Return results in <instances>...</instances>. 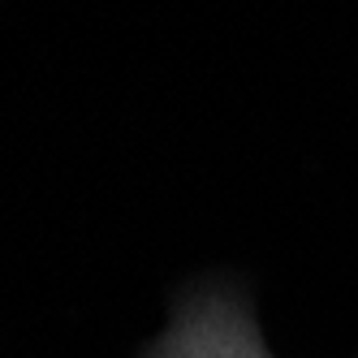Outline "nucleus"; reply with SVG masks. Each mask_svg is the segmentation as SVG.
<instances>
[]
</instances>
